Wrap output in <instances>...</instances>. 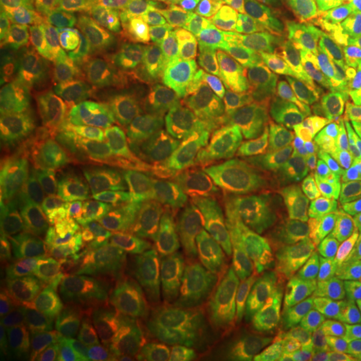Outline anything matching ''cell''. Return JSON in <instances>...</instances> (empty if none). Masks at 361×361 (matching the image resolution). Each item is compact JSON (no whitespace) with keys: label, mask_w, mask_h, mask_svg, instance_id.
<instances>
[{"label":"cell","mask_w":361,"mask_h":361,"mask_svg":"<svg viewBox=\"0 0 361 361\" xmlns=\"http://www.w3.org/2000/svg\"><path fill=\"white\" fill-rule=\"evenodd\" d=\"M135 177L99 145L68 151L51 179L49 237L89 265L127 255L141 239L147 217Z\"/></svg>","instance_id":"1"},{"label":"cell","mask_w":361,"mask_h":361,"mask_svg":"<svg viewBox=\"0 0 361 361\" xmlns=\"http://www.w3.org/2000/svg\"><path fill=\"white\" fill-rule=\"evenodd\" d=\"M231 78L269 130L275 159L322 155L345 139L348 111L269 49L239 44L233 52Z\"/></svg>","instance_id":"2"},{"label":"cell","mask_w":361,"mask_h":361,"mask_svg":"<svg viewBox=\"0 0 361 361\" xmlns=\"http://www.w3.org/2000/svg\"><path fill=\"white\" fill-rule=\"evenodd\" d=\"M89 263L47 237L2 267V343L80 334L92 303Z\"/></svg>","instance_id":"3"},{"label":"cell","mask_w":361,"mask_h":361,"mask_svg":"<svg viewBox=\"0 0 361 361\" xmlns=\"http://www.w3.org/2000/svg\"><path fill=\"white\" fill-rule=\"evenodd\" d=\"M253 211L261 241L285 261L361 257V215L337 187L283 173L261 185Z\"/></svg>","instance_id":"4"},{"label":"cell","mask_w":361,"mask_h":361,"mask_svg":"<svg viewBox=\"0 0 361 361\" xmlns=\"http://www.w3.org/2000/svg\"><path fill=\"white\" fill-rule=\"evenodd\" d=\"M111 322L125 361H197L201 313L153 271L129 273L106 289Z\"/></svg>","instance_id":"5"},{"label":"cell","mask_w":361,"mask_h":361,"mask_svg":"<svg viewBox=\"0 0 361 361\" xmlns=\"http://www.w3.org/2000/svg\"><path fill=\"white\" fill-rule=\"evenodd\" d=\"M201 361H348L317 310L253 301L211 325Z\"/></svg>","instance_id":"6"},{"label":"cell","mask_w":361,"mask_h":361,"mask_svg":"<svg viewBox=\"0 0 361 361\" xmlns=\"http://www.w3.org/2000/svg\"><path fill=\"white\" fill-rule=\"evenodd\" d=\"M161 275L187 297L207 322H217L267 293L275 281L273 259L239 239L169 251Z\"/></svg>","instance_id":"7"},{"label":"cell","mask_w":361,"mask_h":361,"mask_svg":"<svg viewBox=\"0 0 361 361\" xmlns=\"http://www.w3.org/2000/svg\"><path fill=\"white\" fill-rule=\"evenodd\" d=\"M265 39L285 65L311 85L341 99L361 97L357 30L281 14Z\"/></svg>","instance_id":"8"},{"label":"cell","mask_w":361,"mask_h":361,"mask_svg":"<svg viewBox=\"0 0 361 361\" xmlns=\"http://www.w3.org/2000/svg\"><path fill=\"white\" fill-rule=\"evenodd\" d=\"M161 189L159 235L171 251L223 239L237 221L229 189L197 161L189 147L180 151Z\"/></svg>","instance_id":"9"},{"label":"cell","mask_w":361,"mask_h":361,"mask_svg":"<svg viewBox=\"0 0 361 361\" xmlns=\"http://www.w3.org/2000/svg\"><path fill=\"white\" fill-rule=\"evenodd\" d=\"M18 37L26 56L39 71H51L61 75H123L137 68V52L123 42L106 35L103 28L85 25L73 18L26 23L2 18Z\"/></svg>","instance_id":"10"},{"label":"cell","mask_w":361,"mask_h":361,"mask_svg":"<svg viewBox=\"0 0 361 361\" xmlns=\"http://www.w3.org/2000/svg\"><path fill=\"white\" fill-rule=\"evenodd\" d=\"M87 82L75 75L39 71L16 111L2 121V137L51 151L85 129L89 115Z\"/></svg>","instance_id":"11"},{"label":"cell","mask_w":361,"mask_h":361,"mask_svg":"<svg viewBox=\"0 0 361 361\" xmlns=\"http://www.w3.org/2000/svg\"><path fill=\"white\" fill-rule=\"evenodd\" d=\"M90 125L106 151L125 169L141 179L155 183L151 153L142 135L141 123L121 75H101L87 80Z\"/></svg>","instance_id":"12"},{"label":"cell","mask_w":361,"mask_h":361,"mask_svg":"<svg viewBox=\"0 0 361 361\" xmlns=\"http://www.w3.org/2000/svg\"><path fill=\"white\" fill-rule=\"evenodd\" d=\"M139 66L173 85L217 82L231 71L227 47L215 37L165 28L137 49Z\"/></svg>","instance_id":"13"},{"label":"cell","mask_w":361,"mask_h":361,"mask_svg":"<svg viewBox=\"0 0 361 361\" xmlns=\"http://www.w3.org/2000/svg\"><path fill=\"white\" fill-rule=\"evenodd\" d=\"M121 77L130 92L145 141L151 153V161L155 167L157 185L161 187L179 153L185 149V145L180 142L183 135H180L173 85H167L163 78H159L141 66L130 68Z\"/></svg>","instance_id":"14"},{"label":"cell","mask_w":361,"mask_h":361,"mask_svg":"<svg viewBox=\"0 0 361 361\" xmlns=\"http://www.w3.org/2000/svg\"><path fill=\"white\" fill-rule=\"evenodd\" d=\"M180 135L199 153L225 151L241 125L237 90L217 85H173Z\"/></svg>","instance_id":"15"},{"label":"cell","mask_w":361,"mask_h":361,"mask_svg":"<svg viewBox=\"0 0 361 361\" xmlns=\"http://www.w3.org/2000/svg\"><path fill=\"white\" fill-rule=\"evenodd\" d=\"M283 14V0H179L171 28L205 37H265Z\"/></svg>","instance_id":"16"},{"label":"cell","mask_w":361,"mask_h":361,"mask_svg":"<svg viewBox=\"0 0 361 361\" xmlns=\"http://www.w3.org/2000/svg\"><path fill=\"white\" fill-rule=\"evenodd\" d=\"M237 104L241 113V125L237 130V137L225 151L207 155L203 161L207 171L229 191L233 187H243L251 183L273 157L269 130L257 115V111L247 103L239 90H237Z\"/></svg>","instance_id":"17"},{"label":"cell","mask_w":361,"mask_h":361,"mask_svg":"<svg viewBox=\"0 0 361 361\" xmlns=\"http://www.w3.org/2000/svg\"><path fill=\"white\" fill-rule=\"evenodd\" d=\"M179 0H103L109 35L137 51L161 30L171 28Z\"/></svg>","instance_id":"18"},{"label":"cell","mask_w":361,"mask_h":361,"mask_svg":"<svg viewBox=\"0 0 361 361\" xmlns=\"http://www.w3.org/2000/svg\"><path fill=\"white\" fill-rule=\"evenodd\" d=\"M317 311L339 339L348 361H361V279L331 287Z\"/></svg>","instance_id":"19"},{"label":"cell","mask_w":361,"mask_h":361,"mask_svg":"<svg viewBox=\"0 0 361 361\" xmlns=\"http://www.w3.org/2000/svg\"><path fill=\"white\" fill-rule=\"evenodd\" d=\"M0 361H103L99 349L82 331L63 339L2 343Z\"/></svg>","instance_id":"20"},{"label":"cell","mask_w":361,"mask_h":361,"mask_svg":"<svg viewBox=\"0 0 361 361\" xmlns=\"http://www.w3.org/2000/svg\"><path fill=\"white\" fill-rule=\"evenodd\" d=\"M30 59L18 37L6 25H2V47H0V115L2 121L16 111L26 89L32 80Z\"/></svg>","instance_id":"21"},{"label":"cell","mask_w":361,"mask_h":361,"mask_svg":"<svg viewBox=\"0 0 361 361\" xmlns=\"http://www.w3.org/2000/svg\"><path fill=\"white\" fill-rule=\"evenodd\" d=\"M283 14L361 30V0H283Z\"/></svg>","instance_id":"22"},{"label":"cell","mask_w":361,"mask_h":361,"mask_svg":"<svg viewBox=\"0 0 361 361\" xmlns=\"http://www.w3.org/2000/svg\"><path fill=\"white\" fill-rule=\"evenodd\" d=\"M336 187L345 199L361 207V142L337 169Z\"/></svg>","instance_id":"23"},{"label":"cell","mask_w":361,"mask_h":361,"mask_svg":"<svg viewBox=\"0 0 361 361\" xmlns=\"http://www.w3.org/2000/svg\"><path fill=\"white\" fill-rule=\"evenodd\" d=\"M357 37H360V56H361V30L357 32Z\"/></svg>","instance_id":"24"},{"label":"cell","mask_w":361,"mask_h":361,"mask_svg":"<svg viewBox=\"0 0 361 361\" xmlns=\"http://www.w3.org/2000/svg\"><path fill=\"white\" fill-rule=\"evenodd\" d=\"M197 361H201V357H199V360H197Z\"/></svg>","instance_id":"25"}]
</instances>
